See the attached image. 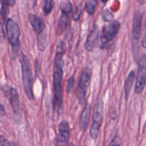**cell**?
<instances>
[{"mask_svg":"<svg viewBox=\"0 0 146 146\" xmlns=\"http://www.w3.org/2000/svg\"><path fill=\"white\" fill-rule=\"evenodd\" d=\"M66 47L64 42H60L57 46L54 65V108L58 113L63 105V74H64V55Z\"/></svg>","mask_w":146,"mask_h":146,"instance_id":"1","label":"cell"},{"mask_svg":"<svg viewBox=\"0 0 146 146\" xmlns=\"http://www.w3.org/2000/svg\"><path fill=\"white\" fill-rule=\"evenodd\" d=\"M19 61L21 68L24 91L27 98L32 101L34 99V94H33V74L31 63L28 57L22 52L19 55Z\"/></svg>","mask_w":146,"mask_h":146,"instance_id":"2","label":"cell"},{"mask_svg":"<svg viewBox=\"0 0 146 146\" xmlns=\"http://www.w3.org/2000/svg\"><path fill=\"white\" fill-rule=\"evenodd\" d=\"M6 30L8 41L11 46V56L14 59L19 55L20 48L19 27L16 21L9 18L6 21Z\"/></svg>","mask_w":146,"mask_h":146,"instance_id":"3","label":"cell"},{"mask_svg":"<svg viewBox=\"0 0 146 146\" xmlns=\"http://www.w3.org/2000/svg\"><path fill=\"white\" fill-rule=\"evenodd\" d=\"M104 116V101L98 100L94 106L92 116V123L90 129V135L93 139H96L99 135Z\"/></svg>","mask_w":146,"mask_h":146,"instance_id":"4","label":"cell"},{"mask_svg":"<svg viewBox=\"0 0 146 146\" xmlns=\"http://www.w3.org/2000/svg\"><path fill=\"white\" fill-rule=\"evenodd\" d=\"M120 29L119 21L112 20L103 27L101 34V41L103 46L106 47L112 42L118 35Z\"/></svg>","mask_w":146,"mask_h":146,"instance_id":"5","label":"cell"},{"mask_svg":"<svg viewBox=\"0 0 146 146\" xmlns=\"http://www.w3.org/2000/svg\"><path fill=\"white\" fill-rule=\"evenodd\" d=\"M61 16L57 24L56 32L58 35H61L68 27L69 24L70 17L72 12V4L70 0H64L60 5Z\"/></svg>","mask_w":146,"mask_h":146,"instance_id":"6","label":"cell"},{"mask_svg":"<svg viewBox=\"0 0 146 146\" xmlns=\"http://www.w3.org/2000/svg\"><path fill=\"white\" fill-rule=\"evenodd\" d=\"M91 74H92L91 70L89 68H86L83 70L80 76L78 86L76 91V95L81 103H82L86 98L87 91L91 84Z\"/></svg>","mask_w":146,"mask_h":146,"instance_id":"7","label":"cell"},{"mask_svg":"<svg viewBox=\"0 0 146 146\" xmlns=\"http://www.w3.org/2000/svg\"><path fill=\"white\" fill-rule=\"evenodd\" d=\"M146 84V55L143 54L138 61V68L135 80V92L140 94L143 92Z\"/></svg>","mask_w":146,"mask_h":146,"instance_id":"8","label":"cell"},{"mask_svg":"<svg viewBox=\"0 0 146 146\" xmlns=\"http://www.w3.org/2000/svg\"><path fill=\"white\" fill-rule=\"evenodd\" d=\"M5 96L9 101L10 104L11 106L13 111H14V115L17 118L20 119L21 116V108H20L19 104V94L15 88H12L9 86H5L3 88Z\"/></svg>","mask_w":146,"mask_h":146,"instance_id":"9","label":"cell"},{"mask_svg":"<svg viewBox=\"0 0 146 146\" xmlns=\"http://www.w3.org/2000/svg\"><path fill=\"white\" fill-rule=\"evenodd\" d=\"M143 16L140 11H135L133 18V27L131 32V40L133 50H138V41L141 36Z\"/></svg>","mask_w":146,"mask_h":146,"instance_id":"10","label":"cell"},{"mask_svg":"<svg viewBox=\"0 0 146 146\" xmlns=\"http://www.w3.org/2000/svg\"><path fill=\"white\" fill-rule=\"evenodd\" d=\"M28 19L33 30L38 35V37L41 36L46 27V24L44 20L41 17L34 14H30Z\"/></svg>","mask_w":146,"mask_h":146,"instance_id":"11","label":"cell"},{"mask_svg":"<svg viewBox=\"0 0 146 146\" xmlns=\"http://www.w3.org/2000/svg\"><path fill=\"white\" fill-rule=\"evenodd\" d=\"M57 141L61 143H67L70 139V128L66 121H62L58 125V135Z\"/></svg>","mask_w":146,"mask_h":146,"instance_id":"12","label":"cell"},{"mask_svg":"<svg viewBox=\"0 0 146 146\" xmlns=\"http://www.w3.org/2000/svg\"><path fill=\"white\" fill-rule=\"evenodd\" d=\"M98 38H99V29L97 25H94L91 30L90 31L89 34L88 36L86 41L85 44V47L87 49V51H91L94 49L98 41Z\"/></svg>","mask_w":146,"mask_h":146,"instance_id":"13","label":"cell"},{"mask_svg":"<svg viewBox=\"0 0 146 146\" xmlns=\"http://www.w3.org/2000/svg\"><path fill=\"white\" fill-rule=\"evenodd\" d=\"M91 106L90 104H86V106L84 107V110H83L81 118H80V128L82 131H86L88 128L90 118H91Z\"/></svg>","mask_w":146,"mask_h":146,"instance_id":"14","label":"cell"},{"mask_svg":"<svg viewBox=\"0 0 146 146\" xmlns=\"http://www.w3.org/2000/svg\"><path fill=\"white\" fill-rule=\"evenodd\" d=\"M15 1L16 0H0L1 5L0 14L4 22L7 20V16L9 12V8L14 5Z\"/></svg>","mask_w":146,"mask_h":146,"instance_id":"15","label":"cell"},{"mask_svg":"<svg viewBox=\"0 0 146 146\" xmlns=\"http://www.w3.org/2000/svg\"><path fill=\"white\" fill-rule=\"evenodd\" d=\"M135 71H132L130 72L128 74V77L126 78L125 81V86H124V91H125V98L128 99V96H129L130 94H131V88H132L133 85V82L135 81Z\"/></svg>","mask_w":146,"mask_h":146,"instance_id":"16","label":"cell"},{"mask_svg":"<svg viewBox=\"0 0 146 146\" xmlns=\"http://www.w3.org/2000/svg\"><path fill=\"white\" fill-rule=\"evenodd\" d=\"M97 4H98V0H88L85 5L86 11L89 15H93L96 9Z\"/></svg>","mask_w":146,"mask_h":146,"instance_id":"17","label":"cell"},{"mask_svg":"<svg viewBox=\"0 0 146 146\" xmlns=\"http://www.w3.org/2000/svg\"><path fill=\"white\" fill-rule=\"evenodd\" d=\"M54 6V0H44V6H43V11L46 16H48L52 11Z\"/></svg>","mask_w":146,"mask_h":146,"instance_id":"18","label":"cell"},{"mask_svg":"<svg viewBox=\"0 0 146 146\" xmlns=\"http://www.w3.org/2000/svg\"><path fill=\"white\" fill-rule=\"evenodd\" d=\"M74 82H75V79H74V76H71L68 78V80L67 81L66 84V92L68 94L71 92V91L73 90L74 86Z\"/></svg>","mask_w":146,"mask_h":146,"instance_id":"19","label":"cell"},{"mask_svg":"<svg viewBox=\"0 0 146 146\" xmlns=\"http://www.w3.org/2000/svg\"><path fill=\"white\" fill-rule=\"evenodd\" d=\"M103 19L105 20V21H110L113 20V14L110 12L108 10H104L102 14Z\"/></svg>","mask_w":146,"mask_h":146,"instance_id":"20","label":"cell"},{"mask_svg":"<svg viewBox=\"0 0 146 146\" xmlns=\"http://www.w3.org/2000/svg\"><path fill=\"white\" fill-rule=\"evenodd\" d=\"M16 145L14 143H11L3 135H0V145Z\"/></svg>","mask_w":146,"mask_h":146,"instance_id":"21","label":"cell"},{"mask_svg":"<svg viewBox=\"0 0 146 146\" xmlns=\"http://www.w3.org/2000/svg\"><path fill=\"white\" fill-rule=\"evenodd\" d=\"M5 40V34H4V29H3L2 24L0 21V44H2Z\"/></svg>","mask_w":146,"mask_h":146,"instance_id":"22","label":"cell"},{"mask_svg":"<svg viewBox=\"0 0 146 146\" xmlns=\"http://www.w3.org/2000/svg\"><path fill=\"white\" fill-rule=\"evenodd\" d=\"M81 11L79 9H76V11L74 12V19L75 20V21H77V20L79 19L80 17H81Z\"/></svg>","mask_w":146,"mask_h":146,"instance_id":"23","label":"cell"},{"mask_svg":"<svg viewBox=\"0 0 146 146\" xmlns=\"http://www.w3.org/2000/svg\"><path fill=\"white\" fill-rule=\"evenodd\" d=\"M5 108H4V106L2 104H0V115H5Z\"/></svg>","mask_w":146,"mask_h":146,"instance_id":"24","label":"cell"},{"mask_svg":"<svg viewBox=\"0 0 146 146\" xmlns=\"http://www.w3.org/2000/svg\"><path fill=\"white\" fill-rule=\"evenodd\" d=\"M138 1L141 4H144V3L146 2V0H138Z\"/></svg>","mask_w":146,"mask_h":146,"instance_id":"25","label":"cell"},{"mask_svg":"<svg viewBox=\"0 0 146 146\" xmlns=\"http://www.w3.org/2000/svg\"><path fill=\"white\" fill-rule=\"evenodd\" d=\"M101 1H102L103 2H104V3H105V2H106V1H108V0H101Z\"/></svg>","mask_w":146,"mask_h":146,"instance_id":"26","label":"cell"}]
</instances>
